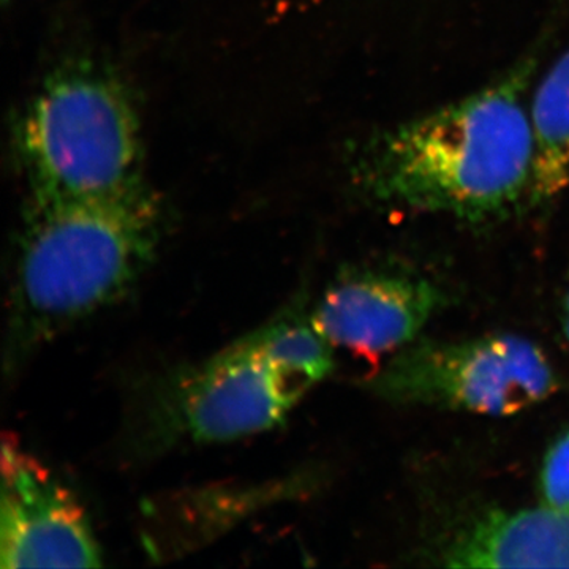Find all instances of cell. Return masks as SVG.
Returning <instances> with one entry per match:
<instances>
[{
  "instance_id": "obj_1",
  "label": "cell",
  "mask_w": 569,
  "mask_h": 569,
  "mask_svg": "<svg viewBox=\"0 0 569 569\" xmlns=\"http://www.w3.org/2000/svg\"><path fill=\"white\" fill-rule=\"evenodd\" d=\"M538 54L481 91L369 134L351 152L350 179L370 203L470 224L530 208L535 132L527 92Z\"/></svg>"
},
{
  "instance_id": "obj_2",
  "label": "cell",
  "mask_w": 569,
  "mask_h": 569,
  "mask_svg": "<svg viewBox=\"0 0 569 569\" xmlns=\"http://www.w3.org/2000/svg\"><path fill=\"white\" fill-rule=\"evenodd\" d=\"M162 216L142 182L100 197L29 201L11 277L7 369L121 301L152 263Z\"/></svg>"
},
{
  "instance_id": "obj_3",
  "label": "cell",
  "mask_w": 569,
  "mask_h": 569,
  "mask_svg": "<svg viewBox=\"0 0 569 569\" xmlns=\"http://www.w3.org/2000/svg\"><path fill=\"white\" fill-rule=\"evenodd\" d=\"M335 369V347L312 316L288 309L238 342L160 383L146 415L148 441L227 443L279 425Z\"/></svg>"
},
{
  "instance_id": "obj_4",
  "label": "cell",
  "mask_w": 569,
  "mask_h": 569,
  "mask_svg": "<svg viewBox=\"0 0 569 569\" xmlns=\"http://www.w3.org/2000/svg\"><path fill=\"white\" fill-rule=\"evenodd\" d=\"M14 146L31 200L110 194L140 183V123L114 78L59 71L24 108Z\"/></svg>"
},
{
  "instance_id": "obj_5",
  "label": "cell",
  "mask_w": 569,
  "mask_h": 569,
  "mask_svg": "<svg viewBox=\"0 0 569 569\" xmlns=\"http://www.w3.org/2000/svg\"><path fill=\"white\" fill-rule=\"evenodd\" d=\"M560 387L545 351L515 335L436 342L415 340L370 378L373 395L396 406L511 417Z\"/></svg>"
},
{
  "instance_id": "obj_6",
  "label": "cell",
  "mask_w": 569,
  "mask_h": 569,
  "mask_svg": "<svg viewBox=\"0 0 569 569\" xmlns=\"http://www.w3.org/2000/svg\"><path fill=\"white\" fill-rule=\"evenodd\" d=\"M100 565L99 541L78 497L13 437L3 438L0 567Z\"/></svg>"
},
{
  "instance_id": "obj_7",
  "label": "cell",
  "mask_w": 569,
  "mask_h": 569,
  "mask_svg": "<svg viewBox=\"0 0 569 569\" xmlns=\"http://www.w3.org/2000/svg\"><path fill=\"white\" fill-rule=\"evenodd\" d=\"M447 305L432 280L392 268L343 272L312 310L313 325L332 343L359 355L397 353Z\"/></svg>"
},
{
  "instance_id": "obj_8",
  "label": "cell",
  "mask_w": 569,
  "mask_h": 569,
  "mask_svg": "<svg viewBox=\"0 0 569 569\" xmlns=\"http://www.w3.org/2000/svg\"><path fill=\"white\" fill-rule=\"evenodd\" d=\"M438 557L449 568H569V512L488 509L452 531Z\"/></svg>"
},
{
  "instance_id": "obj_9",
  "label": "cell",
  "mask_w": 569,
  "mask_h": 569,
  "mask_svg": "<svg viewBox=\"0 0 569 569\" xmlns=\"http://www.w3.org/2000/svg\"><path fill=\"white\" fill-rule=\"evenodd\" d=\"M530 114L535 132L530 208H545L569 187V47L539 82Z\"/></svg>"
},
{
  "instance_id": "obj_10",
  "label": "cell",
  "mask_w": 569,
  "mask_h": 569,
  "mask_svg": "<svg viewBox=\"0 0 569 569\" xmlns=\"http://www.w3.org/2000/svg\"><path fill=\"white\" fill-rule=\"evenodd\" d=\"M541 503L569 512V427L550 445L539 471Z\"/></svg>"
},
{
  "instance_id": "obj_11",
  "label": "cell",
  "mask_w": 569,
  "mask_h": 569,
  "mask_svg": "<svg viewBox=\"0 0 569 569\" xmlns=\"http://www.w3.org/2000/svg\"><path fill=\"white\" fill-rule=\"evenodd\" d=\"M561 328H563L565 339L569 343V282L563 298V306H561Z\"/></svg>"
},
{
  "instance_id": "obj_12",
  "label": "cell",
  "mask_w": 569,
  "mask_h": 569,
  "mask_svg": "<svg viewBox=\"0 0 569 569\" xmlns=\"http://www.w3.org/2000/svg\"><path fill=\"white\" fill-rule=\"evenodd\" d=\"M3 2H10V0H3Z\"/></svg>"
}]
</instances>
